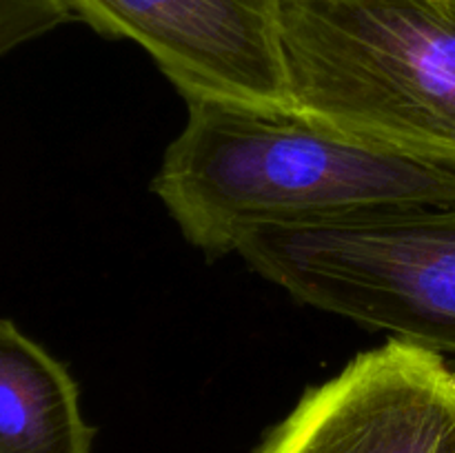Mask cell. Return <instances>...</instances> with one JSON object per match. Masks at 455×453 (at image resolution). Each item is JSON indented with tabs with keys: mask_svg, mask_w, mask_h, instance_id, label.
<instances>
[{
	"mask_svg": "<svg viewBox=\"0 0 455 453\" xmlns=\"http://www.w3.org/2000/svg\"><path fill=\"white\" fill-rule=\"evenodd\" d=\"M69 369L0 318V453H92Z\"/></svg>",
	"mask_w": 455,
	"mask_h": 453,
	"instance_id": "obj_6",
	"label": "cell"
},
{
	"mask_svg": "<svg viewBox=\"0 0 455 453\" xmlns=\"http://www.w3.org/2000/svg\"><path fill=\"white\" fill-rule=\"evenodd\" d=\"M71 20L67 0H0V56Z\"/></svg>",
	"mask_w": 455,
	"mask_h": 453,
	"instance_id": "obj_7",
	"label": "cell"
},
{
	"mask_svg": "<svg viewBox=\"0 0 455 453\" xmlns=\"http://www.w3.org/2000/svg\"><path fill=\"white\" fill-rule=\"evenodd\" d=\"M151 189L209 260L247 231L455 203V158L378 140L289 105L187 98Z\"/></svg>",
	"mask_w": 455,
	"mask_h": 453,
	"instance_id": "obj_1",
	"label": "cell"
},
{
	"mask_svg": "<svg viewBox=\"0 0 455 453\" xmlns=\"http://www.w3.org/2000/svg\"><path fill=\"white\" fill-rule=\"evenodd\" d=\"M256 453H455V367L391 338L307 389Z\"/></svg>",
	"mask_w": 455,
	"mask_h": 453,
	"instance_id": "obj_4",
	"label": "cell"
},
{
	"mask_svg": "<svg viewBox=\"0 0 455 453\" xmlns=\"http://www.w3.org/2000/svg\"><path fill=\"white\" fill-rule=\"evenodd\" d=\"M287 105L455 158V0H275Z\"/></svg>",
	"mask_w": 455,
	"mask_h": 453,
	"instance_id": "obj_2",
	"label": "cell"
},
{
	"mask_svg": "<svg viewBox=\"0 0 455 453\" xmlns=\"http://www.w3.org/2000/svg\"><path fill=\"white\" fill-rule=\"evenodd\" d=\"M235 253L305 305L455 354V203L260 226Z\"/></svg>",
	"mask_w": 455,
	"mask_h": 453,
	"instance_id": "obj_3",
	"label": "cell"
},
{
	"mask_svg": "<svg viewBox=\"0 0 455 453\" xmlns=\"http://www.w3.org/2000/svg\"><path fill=\"white\" fill-rule=\"evenodd\" d=\"M107 38L140 44L182 98L287 105L275 0H67Z\"/></svg>",
	"mask_w": 455,
	"mask_h": 453,
	"instance_id": "obj_5",
	"label": "cell"
}]
</instances>
